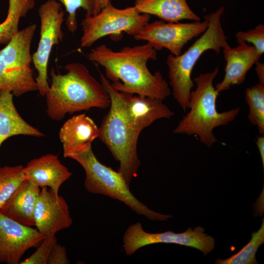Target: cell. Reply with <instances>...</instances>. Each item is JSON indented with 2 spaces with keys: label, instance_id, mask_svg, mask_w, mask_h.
Wrapping results in <instances>:
<instances>
[{
  "label": "cell",
  "instance_id": "obj_4",
  "mask_svg": "<svg viewBox=\"0 0 264 264\" xmlns=\"http://www.w3.org/2000/svg\"><path fill=\"white\" fill-rule=\"evenodd\" d=\"M223 6L205 15L209 24L206 30L188 49L178 56L169 54L166 63L169 84L174 98L184 111L188 108L190 94L194 86L192 72L194 66L205 51L213 50L217 54L227 45V38L221 24Z\"/></svg>",
  "mask_w": 264,
  "mask_h": 264
},
{
  "label": "cell",
  "instance_id": "obj_17",
  "mask_svg": "<svg viewBox=\"0 0 264 264\" xmlns=\"http://www.w3.org/2000/svg\"><path fill=\"white\" fill-rule=\"evenodd\" d=\"M25 178L40 188L47 187L55 194L72 174L56 155L47 154L33 159L23 168Z\"/></svg>",
  "mask_w": 264,
  "mask_h": 264
},
{
  "label": "cell",
  "instance_id": "obj_28",
  "mask_svg": "<svg viewBox=\"0 0 264 264\" xmlns=\"http://www.w3.org/2000/svg\"><path fill=\"white\" fill-rule=\"evenodd\" d=\"M69 264L66 250L64 246L55 244L52 247L48 256L47 264Z\"/></svg>",
  "mask_w": 264,
  "mask_h": 264
},
{
  "label": "cell",
  "instance_id": "obj_25",
  "mask_svg": "<svg viewBox=\"0 0 264 264\" xmlns=\"http://www.w3.org/2000/svg\"><path fill=\"white\" fill-rule=\"evenodd\" d=\"M65 7L67 16L66 24L67 30L74 33L77 29L78 24L76 18V11L82 8L86 15L93 14L95 0H58Z\"/></svg>",
  "mask_w": 264,
  "mask_h": 264
},
{
  "label": "cell",
  "instance_id": "obj_14",
  "mask_svg": "<svg viewBox=\"0 0 264 264\" xmlns=\"http://www.w3.org/2000/svg\"><path fill=\"white\" fill-rule=\"evenodd\" d=\"M34 217L36 229L47 237L69 228L73 221L66 200L47 187L41 188Z\"/></svg>",
  "mask_w": 264,
  "mask_h": 264
},
{
  "label": "cell",
  "instance_id": "obj_29",
  "mask_svg": "<svg viewBox=\"0 0 264 264\" xmlns=\"http://www.w3.org/2000/svg\"><path fill=\"white\" fill-rule=\"evenodd\" d=\"M256 143L261 155L263 168L264 167V136L260 135L256 136Z\"/></svg>",
  "mask_w": 264,
  "mask_h": 264
},
{
  "label": "cell",
  "instance_id": "obj_5",
  "mask_svg": "<svg viewBox=\"0 0 264 264\" xmlns=\"http://www.w3.org/2000/svg\"><path fill=\"white\" fill-rule=\"evenodd\" d=\"M101 82L110 94L111 103L99 128L98 137L119 163L118 172L129 184L136 176L140 161L137 154L139 134L129 126L121 111L110 81L100 72Z\"/></svg>",
  "mask_w": 264,
  "mask_h": 264
},
{
  "label": "cell",
  "instance_id": "obj_2",
  "mask_svg": "<svg viewBox=\"0 0 264 264\" xmlns=\"http://www.w3.org/2000/svg\"><path fill=\"white\" fill-rule=\"evenodd\" d=\"M64 69V74L57 73L53 68L50 70L51 83L45 96L46 112L51 119L58 121L68 113L110 107L109 93L84 65L71 63Z\"/></svg>",
  "mask_w": 264,
  "mask_h": 264
},
{
  "label": "cell",
  "instance_id": "obj_18",
  "mask_svg": "<svg viewBox=\"0 0 264 264\" xmlns=\"http://www.w3.org/2000/svg\"><path fill=\"white\" fill-rule=\"evenodd\" d=\"M40 190L41 188L25 179L0 208V212L23 225L35 226L34 213Z\"/></svg>",
  "mask_w": 264,
  "mask_h": 264
},
{
  "label": "cell",
  "instance_id": "obj_15",
  "mask_svg": "<svg viewBox=\"0 0 264 264\" xmlns=\"http://www.w3.org/2000/svg\"><path fill=\"white\" fill-rule=\"evenodd\" d=\"M99 134V128L85 114L70 118L63 124L59 134L64 156L71 158L91 149L92 143Z\"/></svg>",
  "mask_w": 264,
  "mask_h": 264
},
{
  "label": "cell",
  "instance_id": "obj_1",
  "mask_svg": "<svg viewBox=\"0 0 264 264\" xmlns=\"http://www.w3.org/2000/svg\"><path fill=\"white\" fill-rule=\"evenodd\" d=\"M156 52L149 43L117 51L101 44L91 49L87 57L104 67L106 77L116 90L164 100L171 93L168 83L159 71L153 74L147 66L149 60H156Z\"/></svg>",
  "mask_w": 264,
  "mask_h": 264
},
{
  "label": "cell",
  "instance_id": "obj_3",
  "mask_svg": "<svg viewBox=\"0 0 264 264\" xmlns=\"http://www.w3.org/2000/svg\"><path fill=\"white\" fill-rule=\"evenodd\" d=\"M219 72L217 66L213 71L201 73L194 78L197 87L190 94L189 110L173 130L175 133L196 135L209 148L217 141L214 129L234 120L240 110L237 107L221 112L217 110L216 102L220 93L213 82Z\"/></svg>",
  "mask_w": 264,
  "mask_h": 264
},
{
  "label": "cell",
  "instance_id": "obj_30",
  "mask_svg": "<svg viewBox=\"0 0 264 264\" xmlns=\"http://www.w3.org/2000/svg\"><path fill=\"white\" fill-rule=\"evenodd\" d=\"M255 70L259 84L264 85V64L259 62L256 64Z\"/></svg>",
  "mask_w": 264,
  "mask_h": 264
},
{
  "label": "cell",
  "instance_id": "obj_22",
  "mask_svg": "<svg viewBox=\"0 0 264 264\" xmlns=\"http://www.w3.org/2000/svg\"><path fill=\"white\" fill-rule=\"evenodd\" d=\"M245 100L249 107L248 118L256 126L261 135L264 134V85L257 84L245 90Z\"/></svg>",
  "mask_w": 264,
  "mask_h": 264
},
{
  "label": "cell",
  "instance_id": "obj_16",
  "mask_svg": "<svg viewBox=\"0 0 264 264\" xmlns=\"http://www.w3.org/2000/svg\"><path fill=\"white\" fill-rule=\"evenodd\" d=\"M238 44L234 48L228 44L222 48L226 63L224 78L215 87L219 93L228 90L232 85L243 83L247 72L262 56L253 45L244 42Z\"/></svg>",
  "mask_w": 264,
  "mask_h": 264
},
{
  "label": "cell",
  "instance_id": "obj_9",
  "mask_svg": "<svg viewBox=\"0 0 264 264\" xmlns=\"http://www.w3.org/2000/svg\"><path fill=\"white\" fill-rule=\"evenodd\" d=\"M40 19V38L36 51L32 55V63L38 72L35 80L39 94L45 96L49 86L47 66L51 50L64 38L62 26L65 12L56 0H47L38 10Z\"/></svg>",
  "mask_w": 264,
  "mask_h": 264
},
{
  "label": "cell",
  "instance_id": "obj_11",
  "mask_svg": "<svg viewBox=\"0 0 264 264\" xmlns=\"http://www.w3.org/2000/svg\"><path fill=\"white\" fill-rule=\"evenodd\" d=\"M204 21L189 22H175L163 20L148 22L134 36L136 40L147 41L156 50L163 48L171 54L178 56L184 46L194 38L201 35L207 29L209 22L205 16Z\"/></svg>",
  "mask_w": 264,
  "mask_h": 264
},
{
  "label": "cell",
  "instance_id": "obj_6",
  "mask_svg": "<svg viewBox=\"0 0 264 264\" xmlns=\"http://www.w3.org/2000/svg\"><path fill=\"white\" fill-rule=\"evenodd\" d=\"M71 158L78 162L85 171L84 186L88 192L122 202L138 215L152 220L163 221L172 218L171 215L161 214L151 210L136 198L122 174L101 163L92 148Z\"/></svg>",
  "mask_w": 264,
  "mask_h": 264
},
{
  "label": "cell",
  "instance_id": "obj_13",
  "mask_svg": "<svg viewBox=\"0 0 264 264\" xmlns=\"http://www.w3.org/2000/svg\"><path fill=\"white\" fill-rule=\"evenodd\" d=\"M45 237L0 212V264H19L25 252L38 246Z\"/></svg>",
  "mask_w": 264,
  "mask_h": 264
},
{
  "label": "cell",
  "instance_id": "obj_10",
  "mask_svg": "<svg viewBox=\"0 0 264 264\" xmlns=\"http://www.w3.org/2000/svg\"><path fill=\"white\" fill-rule=\"evenodd\" d=\"M204 231L203 227L198 226L193 229L190 227L180 233L171 231L151 233L146 232L141 223L136 222L129 226L125 232L123 248L127 255L131 256L147 245L160 243H175L194 247L206 255L214 248L215 239Z\"/></svg>",
  "mask_w": 264,
  "mask_h": 264
},
{
  "label": "cell",
  "instance_id": "obj_8",
  "mask_svg": "<svg viewBox=\"0 0 264 264\" xmlns=\"http://www.w3.org/2000/svg\"><path fill=\"white\" fill-rule=\"evenodd\" d=\"M150 19V15L138 13L134 6L119 9L110 0L98 13L85 15L81 22L83 31L81 46L90 47L108 35L115 40L122 37L124 33L133 36Z\"/></svg>",
  "mask_w": 264,
  "mask_h": 264
},
{
  "label": "cell",
  "instance_id": "obj_24",
  "mask_svg": "<svg viewBox=\"0 0 264 264\" xmlns=\"http://www.w3.org/2000/svg\"><path fill=\"white\" fill-rule=\"evenodd\" d=\"M23 168L22 165L0 167V208L25 179Z\"/></svg>",
  "mask_w": 264,
  "mask_h": 264
},
{
  "label": "cell",
  "instance_id": "obj_26",
  "mask_svg": "<svg viewBox=\"0 0 264 264\" xmlns=\"http://www.w3.org/2000/svg\"><path fill=\"white\" fill-rule=\"evenodd\" d=\"M55 236L46 237L38 245L37 250L29 257L21 261L20 264H47L50 252L57 243Z\"/></svg>",
  "mask_w": 264,
  "mask_h": 264
},
{
  "label": "cell",
  "instance_id": "obj_27",
  "mask_svg": "<svg viewBox=\"0 0 264 264\" xmlns=\"http://www.w3.org/2000/svg\"><path fill=\"white\" fill-rule=\"evenodd\" d=\"M238 43L244 42L252 44L261 55L264 52V25L259 24L246 32L239 31L236 35Z\"/></svg>",
  "mask_w": 264,
  "mask_h": 264
},
{
  "label": "cell",
  "instance_id": "obj_20",
  "mask_svg": "<svg viewBox=\"0 0 264 264\" xmlns=\"http://www.w3.org/2000/svg\"><path fill=\"white\" fill-rule=\"evenodd\" d=\"M134 6L139 13L154 15L166 22L200 20L186 0H135Z\"/></svg>",
  "mask_w": 264,
  "mask_h": 264
},
{
  "label": "cell",
  "instance_id": "obj_21",
  "mask_svg": "<svg viewBox=\"0 0 264 264\" xmlns=\"http://www.w3.org/2000/svg\"><path fill=\"white\" fill-rule=\"evenodd\" d=\"M35 5L34 0H9L8 12L0 23V45L7 44L19 30L20 19Z\"/></svg>",
  "mask_w": 264,
  "mask_h": 264
},
{
  "label": "cell",
  "instance_id": "obj_31",
  "mask_svg": "<svg viewBox=\"0 0 264 264\" xmlns=\"http://www.w3.org/2000/svg\"><path fill=\"white\" fill-rule=\"evenodd\" d=\"M110 0H95V7L93 15L98 13Z\"/></svg>",
  "mask_w": 264,
  "mask_h": 264
},
{
  "label": "cell",
  "instance_id": "obj_19",
  "mask_svg": "<svg viewBox=\"0 0 264 264\" xmlns=\"http://www.w3.org/2000/svg\"><path fill=\"white\" fill-rule=\"evenodd\" d=\"M18 135L44 136L20 115L13 102V94L0 90V147L8 138Z\"/></svg>",
  "mask_w": 264,
  "mask_h": 264
},
{
  "label": "cell",
  "instance_id": "obj_12",
  "mask_svg": "<svg viewBox=\"0 0 264 264\" xmlns=\"http://www.w3.org/2000/svg\"><path fill=\"white\" fill-rule=\"evenodd\" d=\"M113 89L128 125L139 134L156 120L170 119L174 115V112L163 103L162 99L144 95H134Z\"/></svg>",
  "mask_w": 264,
  "mask_h": 264
},
{
  "label": "cell",
  "instance_id": "obj_23",
  "mask_svg": "<svg viewBox=\"0 0 264 264\" xmlns=\"http://www.w3.org/2000/svg\"><path fill=\"white\" fill-rule=\"evenodd\" d=\"M249 242L240 251L225 260L218 259L216 264H258L256 253L259 246L264 243V220L257 232H252Z\"/></svg>",
  "mask_w": 264,
  "mask_h": 264
},
{
  "label": "cell",
  "instance_id": "obj_7",
  "mask_svg": "<svg viewBox=\"0 0 264 264\" xmlns=\"http://www.w3.org/2000/svg\"><path fill=\"white\" fill-rule=\"evenodd\" d=\"M35 24L19 30L0 51V90L20 97L38 91L31 63V46Z\"/></svg>",
  "mask_w": 264,
  "mask_h": 264
}]
</instances>
